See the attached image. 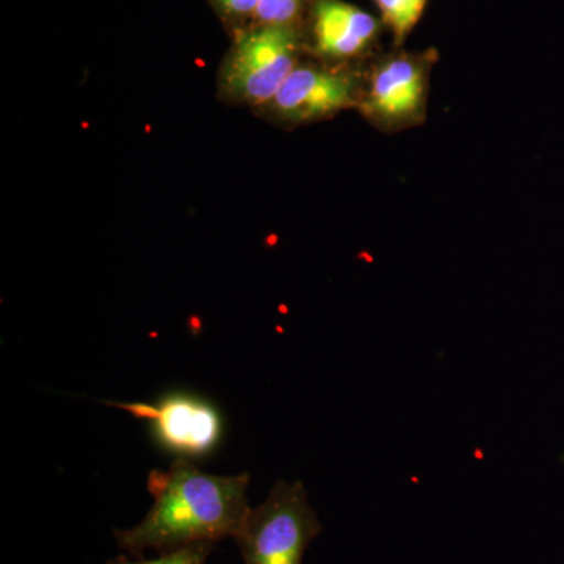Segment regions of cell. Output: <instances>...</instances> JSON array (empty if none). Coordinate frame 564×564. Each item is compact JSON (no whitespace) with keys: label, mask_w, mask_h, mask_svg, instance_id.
I'll return each instance as SVG.
<instances>
[{"label":"cell","mask_w":564,"mask_h":564,"mask_svg":"<svg viewBox=\"0 0 564 564\" xmlns=\"http://www.w3.org/2000/svg\"><path fill=\"white\" fill-rule=\"evenodd\" d=\"M322 529L302 481L280 480L265 502L250 508L234 540L245 564H302Z\"/></svg>","instance_id":"7a4b0ae2"},{"label":"cell","mask_w":564,"mask_h":564,"mask_svg":"<svg viewBox=\"0 0 564 564\" xmlns=\"http://www.w3.org/2000/svg\"><path fill=\"white\" fill-rule=\"evenodd\" d=\"M378 24L373 17L340 0H318L315 6L317 50L333 58L361 54L375 39Z\"/></svg>","instance_id":"52a82bcc"},{"label":"cell","mask_w":564,"mask_h":564,"mask_svg":"<svg viewBox=\"0 0 564 564\" xmlns=\"http://www.w3.org/2000/svg\"><path fill=\"white\" fill-rule=\"evenodd\" d=\"M429 93V66L422 58L399 55L381 63L362 98L367 117L383 128L421 122Z\"/></svg>","instance_id":"277c9868"},{"label":"cell","mask_w":564,"mask_h":564,"mask_svg":"<svg viewBox=\"0 0 564 564\" xmlns=\"http://www.w3.org/2000/svg\"><path fill=\"white\" fill-rule=\"evenodd\" d=\"M302 9V0H259L256 17L262 25H289Z\"/></svg>","instance_id":"30bf717a"},{"label":"cell","mask_w":564,"mask_h":564,"mask_svg":"<svg viewBox=\"0 0 564 564\" xmlns=\"http://www.w3.org/2000/svg\"><path fill=\"white\" fill-rule=\"evenodd\" d=\"M397 41L406 39L421 21L429 0H375Z\"/></svg>","instance_id":"ba28073f"},{"label":"cell","mask_w":564,"mask_h":564,"mask_svg":"<svg viewBox=\"0 0 564 564\" xmlns=\"http://www.w3.org/2000/svg\"><path fill=\"white\" fill-rule=\"evenodd\" d=\"M250 475L218 477L176 459L169 470H152L148 489L154 497L139 525L115 530L121 551L140 558L144 551L169 554L198 543L236 538L250 505Z\"/></svg>","instance_id":"6da1fadb"},{"label":"cell","mask_w":564,"mask_h":564,"mask_svg":"<svg viewBox=\"0 0 564 564\" xmlns=\"http://www.w3.org/2000/svg\"><path fill=\"white\" fill-rule=\"evenodd\" d=\"M223 9L236 14L252 13L258 9L259 0H220Z\"/></svg>","instance_id":"8fae6325"},{"label":"cell","mask_w":564,"mask_h":564,"mask_svg":"<svg viewBox=\"0 0 564 564\" xmlns=\"http://www.w3.org/2000/svg\"><path fill=\"white\" fill-rule=\"evenodd\" d=\"M135 417L151 422L159 443L182 455H204L220 440L221 423L217 411L192 397L173 395L158 404H115Z\"/></svg>","instance_id":"5b68a950"},{"label":"cell","mask_w":564,"mask_h":564,"mask_svg":"<svg viewBox=\"0 0 564 564\" xmlns=\"http://www.w3.org/2000/svg\"><path fill=\"white\" fill-rule=\"evenodd\" d=\"M296 36L289 25H261L245 33L223 73V87L234 99L272 102L296 68Z\"/></svg>","instance_id":"3957f363"},{"label":"cell","mask_w":564,"mask_h":564,"mask_svg":"<svg viewBox=\"0 0 564 564\" xmlns=\"http://www.w3.org/2000/svg\"><path fill=\"white\" fill-rule=\"evenodd\" d=\"M215 543H198L163 554L155 560L131 562L126 555H118L107 564H206Z\"/></svg>","instance_id":"9c48e42d"},{"label":"cell","mask_w":564,"mask_h":564,"mask_svg":"<svg viewBox=\"0 0 564 564\" xmlns=\"http://www.w3.org/2000/svg\"><path fill=\"white\" fill-rule=\"evenodd\" d=\"M358 99V84L344 70L296 66L276 93L273 109L284 120L306 122L332 117Z\"/></svg>","instance_id":"8992f818"}]
</instances>
